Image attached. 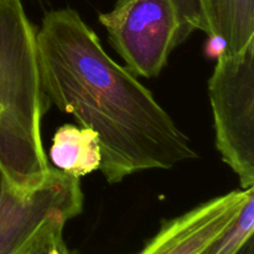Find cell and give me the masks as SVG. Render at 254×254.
<instances>
[{"mask_svg":"<svg viewBox=\"0 0 254 254\" xmlns=\"http://www.w3.org/2000/svg\"><path fill=\"white\" fill-rule=\"evenodd\" d=\"M67 222L68 221L62 217L50 220L21 254H76L64 237Z\"/></svg>","mask_w":254,"mask_h":254,"instance_id":"obj_9","label":"cell"},{"mask_svg":"<svg viewBox=\"0 0 254 254\" xmlns=\"http://www.w3.org/2000/svg\"><path fill=\"white\" fill-rule=\"evenodd\" d=\"M83 202L81 179L50 166L22 184L0 163V254H21L50 220L77 217Z\"/></svg>","mask_w":254,"mask_h":254,"instance_id":"obj_5","label":"cell"},{"mask_svg":"<svg viewBox=\"0 0 254 254\" xmlns=\"http://www.w3.org/2000/svg\"><path fill=\"white\" fill-rule=\"evenodd\" d=\"M238 254H254V242H253V238L251 241H248L246 243L245 247L238 252Z\"/></svg>","mask_w":254,"mask_h":254,"instance_id":"obj_10","label":"cell"},{"mask_svg":"<svg viewBox=\"0 0 254 254\" xmlns=\"http://www.w3.org/2000/svg\"><path fill=\"white\" fill-rule=\"evenodd\" d=\"M35 35L21 0H0V163L22 184L50 169L41 138L49 103Z\"/></svg>","mask_w":254,"mask_h":254,"instance_id":"obj_2","label":"cell"},{"mask_svg":"<svg viewBox=\"0 0 254 254\" xmlns=\"http://www.w3.org/2000/svg\"><path fill=\"white\" fill-rule=\"evenodd\" d=\"M207 86L216 149L242 190L253 188L254 40L237 54H218Z\"/></svg>","mask_w":254,"mask_h":254,"instance_id":"obj_3","label":"cell"},{"mask_svg":"<svg viewBox=\"0 0 254 254\" xmlns=\"http://www.w3.org/2000/svg\"><path fill=\"white\" fill-rule=\"evenodd\" d=\"M50 159L55 168L81 179L99 170L102 155L97 134L89 128L64 124L52 138Z\"/></svg>","mask_w":254,"mask_h":254,"instance_id":"obj_8","label":"cell"},{"mask_svg":"<svg viewBox=\"0 0 254 254\" xmlns=\"http://www.w3.org/2000/svg\"><path fill=\"white\" fill-rule=\"evenodd\" d=\"M35 37L47 103L97 134L99 170L109 185L197 159L189 136L151 91L107 54L76 10L47 11Z\"/></svg>","mask_w":254,"mask_h":254,"instance_id":"obj_1","label":"cell"},{"mask_svg":"<svg viewBox=\"0 0 254 254\" xmlns=\"http://www.w3.org/2000/svg\"><path fill=\"white\" fill-rule=\"evenodd\" d=\"M98 20L108 41L136 77H158L176 47L193 30L175 0H116Z\"/></svg>","mask_w":254,"mask_h":254,"instance_id":"obj_4","label":"cell"},{"mask_svg":"<svg viewBox=\"0 0 254 254\" xmlns=\"http://www.w3.org/2000/svg\"><path fill=\"white\" fill-rule=\"evenodd\" d=\"M253 188L231 191L195 206L188 212L161 221L141 254H202L235 222Z\"/></svg>","mask_w":254,"mask_h":254,"instance_id":"obj_6","label":"cell"},{"mask_svg":"<svg viewBox=\"0 0 254 254\" xmlns=\"http://www.w3.org/2000/svg\"><path fill=\"white\" fill-rule=\"evenodd\" d=\"M193 31L222 45L220 54L242 51L254 40V0H175Z\"/></svg>","mask_w":254,"mask_h":254,"instance_id":"obj_7","label":"cell"}]
</instances>
